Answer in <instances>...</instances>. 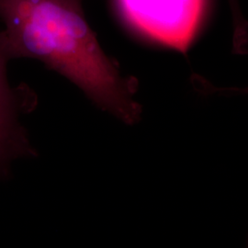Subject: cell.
Segmentation results:
<instances>
[{"instance_id":"cell-5","label":"cell","mask_w":248,"mask_h":248,"mask_svg":"<svg viewBox=\"0 0 248 248\" xmlns=\"http://www.w3.org/2000/svg\"></svg>"},{"instance_id":"cell-1","label":"cell","mask_w":248,"mask_h":248,"mask_svg":"<svg viewBox=\"0 0 248 248\" xmlns=\"http://www.w3.org/2000/svg\"><path fill=\"white\" fill-rule=\"evenodd\" d=\"M0 20L12 59L41 61L107 112L126 124L138 120L134 82L101 48L82 0H0Z\"/></svg>"},{"instance_id":"cell-4","label":"cell","mask_w":248,"mask_h":248,"mask_svg":"<svg viewBox=\"0 0 248 248\" xmlns=\"http://www.w3.org/2000/svg\"><path fill=\"white\" fill-rule=\"evenodd\" d=\"M229 3H230L232 13L234 35L237 37L248 36V21L245 18L241 11L239 0H229Z\"/></svg>"},{"instance_id":"cell-3","label":"cell","mask_w":248,"mask_h":248,"mask_svg":"<svg viewBox=\"0 0 248 248\" xmlns=\"http://www.w3.org/2000/svg\"><path fill=\"white\" fill-rule=\"evenodd\" d=\"M12 60L3 31H0V176L9 170L13 161L32 155L21 124L22 92L12 88L8 78V63Z\"/></svg>"},{"instance_id":"cell-2","label":"cell","mask_w":248,"mask_h":248,"mask_svg":"<svg viewBox=\"0 0 248 248\" xmlns=\"http://www.w3.org/2000/svg\"><path fill=\"white\" fill-rule=\"evenodd\" d=\"M134 32L157 45L186 53L203 20L207 0H113Z\"/></svg>"}]
</instances>
